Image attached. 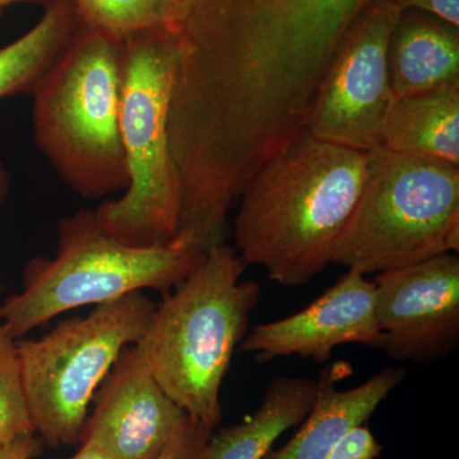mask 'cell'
Masks as SVG:
<instances>
[{
  "label": "cell",
  "mask_w": 459,
  "mask_h": 459,
  "mask_svg": "<svg viewBox=\"0 0 459 459\" xmlns=\"http://www.w3.org/2000/svg\"><path fill=\"white\" fill-rule=\"evenodd\" d=\"M392 100L459 83V27L404 9L388 45Z\"/></svg>",
  "instance_id": "14"
},
{
  "label": "cell",
  "mask_w": 459,
  "mask_h": 459,
  "mask_svg": "<svg viewBox=\"0 0 459 459\" xmlns=\"http://www.w3.org/2000/svg\"><path fill=\"white\" fill-rule=\"evenodd\" d=\"M80 25L72 0H51L45 5L35 26L0 48V100L31 95Z\"/></svg>",
  "instance_id": "17"
},
{
  "label": "cell",
  "mask_w": 459,
  "mask_h": 459,
  "mask_svg": "<svg viewBox=\"0 0 459 459\" xmlns=\"http://www.w3.org/2000/svg\"><path fill=\"white\" fill-rule=\"evenodd\" d=\"M383 451L385 446L377 442L367 422L344 435L325 459H377Z\"/></svg>",
  "instance_id": "21"
},
{
  "label": "cell",
  "mask_w": 459,
  "mask_h": 459,
  "mask_svg": "<svg viewBox=\"0 0 459 459\" xmlns=\"http://www.w3.org/2000/svg\"><path fill=\"white\" fill-rule=\"evenodd\" d=\"M178 2L183 3L184 4V3L189 2V0H178Z\"/></svg>",
  "instance_id": "27"
},
{
  "label": "cell",
  "mask_w": 459,
  "mask_h": 459,
  "mask_svg": "<svg viewBox=\"0 0 459 459\" xmlns=\"http://www.w3.org/2000/svg\"><path fill=\"white\" fill-rule=\"evenodd\" d=\"M382 146L400 155L459 166V83L392 100Z\"/></svg>",
  "instance_id": "15"
},
{
  "label": "cell",
  "mask_w": 459,
  "mask_h": 459,
  "mask_svg": "<svg viewBox=\"0 0 459 459\" xmlns=\"http://www.w3.org/2000/svg\"><path fill=\"white\" fill-rule=\"evenodd\" d=\"M51 0H0V11L9 7V5L21 4V3H33V4L47 5Z\"/></svg>",
  "instance_id": "26"
},
{
  "label": "cell",
  "mask_w": 459,
  "mask_h": 459,
  "mask_svg": "<svg viewBox=\"0 0 459 459\" xmlns=\"http://www.w3.org/2000/svg\"><path fill=\"white\" fill-rule=\"evenodd\" d=\"M213 431L188 416L168 446L152 459H204L205 446Z\"/></svg>",
  "instance_id": "20"
},
{
  "label": "cell",
  "mask_w": 459,
  "mask_h": 459,
  "mask_svg": "<svg viewBox=\"0 0 459 459\" xmlns=\"http://www.w3.org/2000/svg\"><path fill=\"white\" fill-rule=\"evenodd\" d=\"M316 388L318 382L310 377H274L249 418L213 431L204 459H264L281 435L307 418Z\"/></svg>",
  "instance_id": "16"
},
{
  "label": "cell",
  "mask_w": 459,
  "mask_h": 459,
  "mask_svg": "<svg viewBox=\"0 0 459 459\" xmlns=\"http://www.w3.org/2000/svg\"><path fill=\"white\" fill-rule=\"evenodd\" d=\"M123 40L81 22L31 96L35 143L83 198L124 192Z\"/></svg>",
  "instance_id": "4"
},
{
  "label": "cell",
  "mask_w": 459,
  "mask_h": 459,
  "mask_svg": "<svg viewBox=\"0 0 459 459\" xmlns=\"http://www.w3.org/2000/svg\"><path fill=\"white\" fill-rule=\"evenodd\" d=\"M402 11L415 9L459 27V0H389Z\"/></svg>",
  "instance_id": "22"
},
{
  "label": "cell",
  "mask_w": 459,
  "mask_h": 459,
  "mask_svg": "<svg viewBox=\"0 0 459 459\" xmlns=\"http://www.w3.org/2000/svg\"><path fill=\"white\" fill-rule=\"evenodd\" d=\"M382 0H189L178 21L184 54L235 113L272 126L307 122L329 65Z\"/></svg>",
  "instance_id": "1"
},
{
  "label": "cell",
  "mask_w": 459,
  "mask_h": 459,
  "mask_svg": "<svg viewBox=\"0 0 459 459\" xmlns=\"http://www.w3.org/2000/svg\"><path fill=\"white\" fill-rule=\"evenodd\" d=\"M350 374L349 365L338 362L320 376L312 409L303 427L279 451L264 459H325L334 446L359 425L367 424L377 407L406 379L403 368L386 367L351 389L337 388Z\"/></svg>",
  "instance_id": "13"
},
{
  "label": "cell",
  "mask_w": 459,
  "mask_h": 459,
  "mask_svg": "<svg viewBox=\"0 0 459 459\" xmlns=\"http://www.w3.org/2000/svg\"><path fill=\"white\" fill-rule=\"evenodd\" d=\"M35 433L27 411L17 340L0 322V443Z\"/></svg>",
  "instance_id": "19"
},
{
  "label": "cell",
  "mask_w": 459,
  "mask_h": 459,
  "mask_svg": "<svg viewBox=\"0 0 459 459\" xmlns=\"http://www.w3.org/2000/svg\"><path fill=\"white\" fill-rule=\"evenodd\" d=\"M82 440L113 459H152L168 446L186 412L165 394L135 344L124 350L96 392Z\"/></svg>",
  "instance_id": "11"
},
{
  "label": "cell",
  "mask_w": 459,
  "mask_h": 459,
  "mask_svg": "<svg viewBox=\"0 0 459 459\" xmlns=\"http://www.w3.org/2000/svg\"><path fill=\"white\" fill-rule=\"evenodd\" d=\"M156 304L143 291L96 305L38 340H18L35 434L51 446L80 443L91 403L124 350L140 342Z\"/></svg>",
  "instance_id": "8"
},
{
  "label": "cell",
  "mask_w": 459,
  "mask_h": 459,
  "mask_svg": "<svg viewBox=\"0 0 459 459\" xmlns=\"http://www.w3.org/2000/svg\"><path fill=\"white\" fill-rule=\"evenodd\" d=\"M11 192V174L5 168L4 162L0 160V207L7 201Z\"/></svg>",
  "instance_id": "25"
},
{
  "label": "cell",
  "mask_w": 459,
  "mask_h": 459,
  "mask_svg": "<svg viewBox=\"0 0 459 459\" xmlns=\"http://www.w3.org/2000/svg\"><path fill=\"white\" fill-rule=\"evenodd\" d=\"M179 42L175 26L123 40L120 135L129 183L93 213L108 235L133 247L170 243L178 232L181 180L170 146L169 113Z\"/></svg>",
  "instance_id": "5"
},
{
  "label": "cell",
  "mask_w": 459,
  "mask_h": 459,
  "mask_svg": "<svg viewBox=\"0 0 459 459\" xmlns=\"http://www.w3.org/2000/svg\"><path fill=\"white\" fill-rule=\"evenodd\" d=\"M377 349L397 362L429 364L459 342V256L448 253L377 273Z\"/></svg>",
  "instance_id": "10"
},
{
  "label": "cell",
  "mask_w": 459,
  "mask_h": 459,
  "mask_svg": "<svg viewBox=\"0 0 459 459\" xmlns=\"http://www.w3.org/2000/svg\"><path fill=\"white\" fill-rule=\"evenodd\" d=\"M205 252L172 238L133 247L108 235L95 213L81 210L57 223L54 258L26 265L23 290L0 304V322L14 340L60 314L153 290L168 295L204 261Z\"/></svg>",
  "instance_id": "6"
},
{
  "label": "cell",
  "mask_w": 459,
  "mask_h": 459,
  "mask_svg": "<svg viewBox=\"0 0 459 459\" xmlns=\"http://www.w3.org/2000/svg\"><path fill=\"white\" fill-rule=\"evenodd\" d=\"M427 459H433V458H427Z\"/></svg>",
  "instance_id": "28"
},
{
  "label": "cell",
  "mask_w": 459,
  "mask_h": 459,
  "mask_svg": "<svg viewBox=\"0 0 459 459\" xmlns=\"http://www.w3.org/2000/svg\"><path fill=\"white\" fill-rule=\"evenodd\" d=\"M458 249L459 166L383 146L368 152L367 177L331 263L377 274Z\"/></svg>",
  "instance_id": "7"
},
{
  "label": "cell",
  "mask_w": 459,
  "mask_h": 459,
  "mask_svg": "<svg viewBox=\"0 0 459 459\" xmlns=\"http://www.w3.org/2000/svg\"><path fill=\"white\" fill-rule=\"evenodd\" d=\"M235 247H211L204 261L156 305L140 342L151 373L189 418L216 429L221 388L250 314L261 299Z\"/></svg>",
  "instance_id": "3"
},
{
  "label": "cell",
  "mask_w": 459,
  "mask_h": 459,
  "mask_svg": "<svg viewBox=\"0 0 459 459\" xmlns=\"http://www.w3.org/2000/svg\"><path fill=\"white\" fill-rule=\"evenodd\" d=\"M379 341L374 282L361 272L347 270L301 312L255 325L240 347L259 364L294 355L325 362L342 344L377 349Z\"/></svg>",
  "instance_id": "12"
},
{
  "label": "cell",
  "mask_w": 459,
  "mask_h": 459,
  "mask_svg": "<svg viewBox=\"0 0 459 459\" xmlns=\"http://www.w3.org/2000/svg\"><path fill=\"white\" fill-rule=\"evenodd\" d=\"M402 9L382 0L344 39L320 82L307 132L361 152L382 146V129L392 101L388 45Z\"/></svg>",
  "instance_id": "9"
},
{
  "label": "cell",
  "mask_w": 459,
  "mask_h": 459,
  "mask_svg": "<svg viewBox=\"0 0 459 459\" xmlns=\"http://www.w3.org/2000/svg\"><path fill=\"white\" fill-rule=\"evenodd\" d=\"M81 22L119 38L159 26H175L183 12L178 0H72Z\"/></svg>",
  "instance_id": "18"
},
{
  "label": "cell",
  "mask_w": 459,
  "mask_h": 459,
  "mask_svg": "<svg viewBox=\"0 0 459 459\" xmlns=\"http://www.w3.org/2000/svg\"><path fill=\"white\" fill-rule=\"evenodd\" d=\"M69 459H113L107 452L102 451L96 444L82 440V446Z\"/></svg>",
  "instance_id": "24"
},
{
  "label": "cell",
  "mask_w": 459,
  "mask_h": 459,
  "mask_svg": "<svg viewBox=\"0 0 459 459\" xmlns=\"http://www.w3.org/2000/svg\"><path fill=\"white\" fill-rule=\"evenodd\" d=\"M40 451V444L35 437V433H27L0 443V459H31Z\"/></svg>",
  "instance_id": "23"
},
{
  "label": "cell",
  "mask_w": 459,
  "mask_h": 459,
  "mask_svg": "<svg viewBox=\"0 0 459 459\" xmlns=\"http://www.w3.org/2000/svg\"><path fill=\"white\" fill-rule=\"evenodd\" d=\"M367 166L368 152L303 133L256 171L238 199V255L279 285H307L331 264Z\"/></svg>",
  "instance_id": "2"
}]
</instances>
